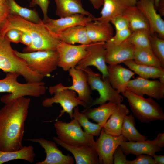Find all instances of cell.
<instances>
[{
	"label": "cell",
	"mask_w": 164,
	"mask_h": 164,
	"mask_svg": "<svg viewBox=\"0 0 164 164\" xmlns=\"http://www.w3.org/2000/svg\"><path fill=\"white\" fill-rule=\"evenodd\" d=\"M30 99L20 97L0 109V150H18L22 141Z\"/></svg>",
	"instance_id": "cell-1"
},
{
	"label": "cell",
	"mask_w": 164,
	"mask_h": 164,
	"mask_svg": "<svg viewBox=\"0 0 164 164\" xmlns=\"http://www.w3.org/2000/svg\"><path fill=\"white\" fill-rule=\"evenodd\" d=\"M13 29L27 33L32 39L31 44L23 49L24 53L56 50L57 45L60 42L50 32L45 26L43 21L40 23H35L17 15L9 14L5 20L0 34L4 36L8 30Z\"/></svg>",
	"instance_id": "cell-2"
},
{
	"label": "cell",
	"mask_w": 164,
	"mask_h": 164,
	"mask_svg": "<svg viewBox=\"0 0 164 164\" xmlns=\"http://www.w3.org/2000/svg\"><path fill=\"white\" fill-rule=\"evenodd\" d=\"M20 76L17 73L8 72L4 79L0 80V92L10 93L1 97L2 102L8 104L26 96L39 97L46 93V88L43 82L21 83L17 81Z\"/></svg>",
	"instance_id": "cell-3"
},
{
	"label": "cell",
	"mask_w": 164,
	"mask_h": 164,
	"mask_svg": "<svg viewBox=\"0 0 164 164\" xmlns=\"http://www.w3.org/2000/svg\"><path fill=\"white\" fill-rule=\"evenodd\" d=\"M10 43L0 34V69L6 73H17L27 82L41 81L44 77L32 70L25 60L17 56Z\"/></svg>",
	"instance_id": "cell-4"
},
{
	"label": "cell",
	"mask_w": 164,
	"mask_h": 164,
	"mask_svg": "<svg viewBox=\"0 0 164 164\" xmlns=\"http://www.w3.org/2000/svg\"><path fill=\"white\" fill-rule=\"evenodd\" d=\"M127 99L133 115L140 122L145 123L164 120L163 109L152 98H144L127 88L122 94Z\"/></svg>",
	"instance_id": "cell-5"
},
{
	"label": "cell",
	"mask_w": 164,
	"mask_h": 164,
	"mask_svg": "<svg viewBox=\"0 0 164 164\" xmlns=\"http://www.w3.org/2000/svg\"><path fill=\"white\" fill-rule=\"evenodd\" d=\"M54 127L57 138L61 142L73 147L91 146L96 149L94 136L83 131L77 121L73 118L68 123L58 120Z\"/></svg>",
	"instance_id": "cell-6"
},
{
	"label": "cell",
	"mask_w": 164,
	"mask_h": 164,
	"mask_svg": "<svg viewBox=\"0 0 164 164\" xmlns=\"http://www.w3.org/2000/svg\"><path fill=\"white\" fill-rule=\"evenodd\" d=\"M16 54L26 62L32 71L44 77L50 76L58 66V55L56 50L37 51L21 53L15 50Z\"/></svg>",
	"instance_id": "cell-7"
},
{
	"label": "cell",
	"mask_w": 164,
	"mask_h": 164,
	"mask_svg": "<svg viewBox=\"0 0 164 164\" xmlns=\"http://www.w3.org/2000/svg\"><path fill=\"white\" fill-rule=\"evenodd\" d=\"M86 73L89 85L91 90H96L99 96L93 101L87 108L97 104L100 105L108 101L116 104L121 103L123 97L111 86L108 77L102 78L101 75L94 72L89 67L81 69Z\"/></svg>",
	"instance_id": "cell-8"
},
{
	"label": "cell",
	"mask_w": 164,
	"mask_h": 164,
	"mask_svg": "<svg viewBox=\"0 0 164 164\" xmlns=\"http://www.w3.org/2000/svg\"><path fill=\"white\" fill-rule=\"evenodd\" d=\"M49 92L54 96L50 98L45 99L42 102L43 106L46 108L52 107L54 103L59 104L62 108L60 114L55 120H58L65 113L68 114L71 119H73L74 108L81 105L86 108L87 104L83 101L80 100L77 95L76 93L71 90H58L49 87Z\"/></svg>",
	"instance_id": "cell-9"
},
{
	"label": "cell",
	"mask_w": 164,
	"mask_h": 164,
	"mask_svg": "<svg viewBox=\"0 0 164 164\" xmlns=\"http://www.w3.org/2000/svg\"><path fill=\"white\" fill-rule=\"evenodd\" d=\"M105 43L91 42L87 45V54L79 62L75 67L83 69L90 66H94L101 73L102 78L108 77Z\"/></svg>",
	"instance_id": "cell-10"
},
{
	"label": "cell",
	"mask_w": 164,
	"mask_h": 164,
	"mask_svg": "<svg viewBox=\"0 0 164 164\" xmlns=\"http://www.w3.org/2000/svg\"><path fill=\"white\" fill-rule=\"evenodd\" d=\"M87 46L81 44L74 45L60 41L56 49L58 55V67L64 71L75 67L87 54Z\"/></svg>",
	"instance_id": "cell-11"
},
{
	"label": "cell",
	"mask_w": 164,
	"mask_h": 164,
	"mask_svg": "<svg viewBox=\"0 0 164 164\" xmlns=\"http://www.w3.org/2000/svg\"><path fill=\"white\" fill-rule=\"evenodd\" d=\"M68 71L72 80L71 85L65 86L60 83L51 87L56 89H69L75 91L78 94V99L84 102L87 105V108L88 107L93 101L86 73L83 70L75 67L70 69Z\"/></svg>",
	"instance_id": "cell-12"
},
{
	"label": "cell",
	"mask_w": 164,
	"mask_h": 164,
	"mask_svg": "<svg viewBox=\"0 0 164 164\" xmlns=\"http://www.w3.org/2000/svg\"><path fill=\"white\" fill-rule=\"evenodd\" d=\"M123 141L128 140L121 135L113 136L108 134L102 128L99 137L95 141L99 164H113L114 153Z\"/></svg>",
	"instance_id": "cell-13"
},
{
	"label": "cell",
	"mask_w": 164,
	"mask_h": 164,
	"mask_svg": "<svg viewBox=\"0 0 164 164\" xmlns=\"http://www.w3.org/2000/svg\"><path fill=\"white\" fill-rule=\"evenodd\" d=\"M127 88L141 96L147 95L150 97L158 100L164 97V83L159 80H150L139 77L131 79Z\"/></svg>",
	"instance_id": "cell-14"
},
{
	"label": "cell",
	"mask_w": 164,
	"mask_h": 164,
	"mask_svg": "<svg viewBox=\"0 0 164 164\" xmlns=\"http://www.w3.org/2000/svg\"><path fill=\"white\" fill-rule=\"evenodd\" d=\"M105 62L108 65L118 64L133 60L135 47L127 39L119 44L107 41L105 43Z\"/></svg>",
	"instance_id": "cell-15"
},
{
	"label": "cell",
	"mask_w": 164,
	"mask_h": 164,
	"mask_svg": "<svg viewBox=\"0 0 164 164\" xmlns=\"http://www.w3.org/2000/svg\"><path fill=\"white\" fill-rule=\"evenodd\" d=\"M26 140L39 143L44 150L46 155V159L36 164H73L74 163L73 157L69 154L64 155L59 149L55 142L42 138Z\"/></svg>",
	"instance_id": "cell-16"
},
{
	"label": "cell",
	"mask_w": 164,
	"mask_h": 164,
	"mask_svg": "<svg viewBox=\"0 0 164 164\" xmlns=\"http://www.w3.org/2000/svg\"><path fill=\"white\" fill-rule=\"evenodd\" d=\"M136 6L147 19L151 36L155 33L164 39V21L156 11L154 0H137Z\"/></svg>",
	"instance_id": "cell-17"
},
{
	"label": "cell",
	"mask_w": 164,
	"mask_h": 164,
	"mask_svg": "<svg viewBox=\"0 0 164 164\" xmlns=\"http://www.w3.org/2000/svg\"><path fill=\"white\" fill-rule=\"evenodd\" d=\"M81 14L60 18L58 19L48 18L43 21L45 26L54 36H55L64 30L73 26L85 25L93 21V18Z\"/></svg>",
	"instance_id": "cell-18"
},
{
	"label": "cell",
	"mask_w": 164,
	"mask_h": 164,
	"mask_svg": "<svg viewBox=\"0 0 164 164\" xmlns=\"http://www.w3.org/2000/svg\"><path fill=\"white\" fill-rule=\"evenodd\" d=\"M108 77L112 87L122 94L127 89L131 78L135 73L132 70L118 64L107 65Z\"/></svg>",
	"instance_id": "cell-19"
},
{
	"label": "cell",
	"mask_w": 164,
	"mask_h": 164,
	"mask_svg": "<svg viewBox=\"0 0 164 164\" xmlns=\"http://www.w3.org/2000/svg\"><path fill=\"white\" fill-rule=\"evenodd\" d=\"M53 140L73 156L76 164H98L99 161L95 148L91 146L73 147L61 142L57 137H54Z\"/></svg>",
	"instance_id": "cell-20"
},
{
	"label": "cell",
	"mask_w": 164,
	"mask_h": 164,
	"mask_svg": "<svg viewBox=\"0 0 164 164\" xmlns=\"http://www.w3.org/2000/svg\"><path fill=\"white\" fill-rule=\"evenodd\" d=\"M84 26L91 43L105 42L114 35L113 28L110 22L94 20L87 23Z\"/></svg>",
	"instance_id": "cell-21"
},
{
	"label": "cell",
	"mask_w": 164,
	"mask_h": 164,
	"mask_svg": "<svg viewBox=\"0 0 164 164\" xmlns=\"http://www.w3.org/2000/svg\"><path fill=\"white\" fill-rule=\"evenodd\" d=\"M120 146L124 154L127 155L129 154L136 156L144 154L152 156L156 152L160 151L162 149L154 140H146L136 142L123 141Z\"/></svg>",
	"instance_id": "cell-22"
},
{
	"label": "cell",
	"mask_w": 164,
	"mask_h": 164,
	"mask_svg": "<svg viewBox=\"0 0 164 164\" xmlns=\"http://www.w3.org/2000/svg\"><path fill=\"white\" fill-rule=\"evenodd\" d=\"M129 112V109L121 103L117 107L102 128L106 133L113 136L121 135V131L125 116Z\"/></svg>",
	"instance_id": "cell-23"
},
{
	"label": "cell",
	"mask_w": 164,
	"mask_h": 164,
	"mask_svg": "<svg viewBox=\"0 0 164 164\" xmlns=\"http://www.w3.org/2000/svg\"><path fill=\"white\" fill-rule=\"evenodd\" d=\"M55 37L61 42L70 44L79 43L87 45L91 43L84 25L71 27L56 35Z\"/></svg>",
	"instance_id": "cell-24"
},
{
	"label": "cell",
	"mask_w": 164,
	"mask_h": 164,
	"mask_svg": "<svg viewBox=\"0 0 164 164\" xmlns=\"http://www.w3.org/2000/svg\"><path fill=\"white\" fill-rule=\"evenodd\" d=\"M56 5V14L60 18L81 14L94 17L83 8L81 0H54Z\"/></svg>",
	"instance_id": "cell-25"
},
{
	"label": "cell",
	"mask_w": 164,
	"mask_h": 164,
	"mask_svg": "<svg viewBox=\"0 0 164 164\" xmlns=\"http://www.w3.org/2000/svg\"><path fill=\"white\" fill-rule=\"evenodd\" d=\"M123 63L141 77L146 79H159L160 81L164 83L163 67L140 64L136 63L133 60H127Z\"/></svg>",
	"instance_id": "cell-26"
},
{
	"label": "cell",
	"mask_w": 164,
	"mask_h": 164,
	"mask_svg": "<svg viewBox=\"0 0 164 164\" xmlns=\"http://www.w3.org/2000/svg\"><path fill=\"white\" fill-rule=\"evenodd\" d=\"M117 104L108 101L94 108H86L82 111L89 119H92L102 127L115 109Z\"/></svg>",
	"instance_id": "cell-27"
},
{
	"label": "cell",
	"mask_w": 164,
	"mask_h": 164,
	"mask_svg": "<svg viewBox=\"0 0 164 164\" xmlns=\"http://www.w3.org/2000/svg\"><path fill=\"white\" fill-rule=\"evenodd\" d=\"M101 16L94 17L93 21L110 22L114 18L124 15L128 7L118 0H104Z\"/></svg>",
	"instance_id": "cell-28"
},
{
	"label": "cell",
	"mask_w": 164,
	"mask_h": 164,
	"mask_svg": "<svg viewBox=\"0 0 164 164\" xmlns=\"http://www.w3.org/2000/svg\"><path fill=\"white\" fill-rule=\"evenodd\" d=\"M123 15L127 19L132 32L141 29L149 30L147 19L136 5L128 7Z\"/></svg>",
	"instance_id": "cell-29"
},
{
	"label": "cell",
	"mask_w": 164,
	"mask_h": 164,
	"mask_svg": "<svg viewBox=\"0 0 164 164\" xmlns=\"http://www.w3.org/2000/svg\"><path fill=\"white\" fill-rule=\"evenodd\" d=\"M35 156L34 148L32 145L23 146L20 149L15 151L0 150V164L16 159L23 160L32 163Z\"/></svg>",
	"instance_id": "cell-30"
},
{
	"label": "cell",
	"mask_w": 164,
	"mask_h": 164,
	"mask_svg": "<svg viewBox=\"0 0 164 164\" xmlns=\"http://www.w3.org/2000/svg\"><path fill=\"white\" fill-rule=\"evenodd\" d=\"M6 4L9 7V14L17 15L35 23L39 24L43 22L35 9L32 10L23 7L18 4L15 0H6Z\"/></svg>",
	"instance_id": "cell-31"
},
{
	"label": "cell",
	"mask_w": 164,
	"mask_h": 164,
	"mask_svg": "<svg viewBox=\"0 0 164 164\" xmlns=\"http://www.w3.org/2000/svg\"><path fill=\"white\" fill-rule=\"evenodd\" d=\"M121 135L129 141H140L147 140L146 137L140 133L135 128V118L132 114L125 116Z\"/></svg>",
	"instance_id": "cell-32"
},
{
	"label": "cell",
	"mask_w": 164,
	"mask_h": 164,
	"mask_svg": "<svg viewBox=\"0 0 164 164\" xmlns=\"http://www.w3.org/2000/svg\"><path fill=\"white\" fill-rule=\"evenodd\" d=\"M133 60L140 64L163 67L151 48L135 47Z\"/></svg>",
	"instance_id": "cell-33"
},
{
	"label": "cell",
	"mask_w": 164,
	"mask_h": 164,
	"mask_svg": "<svg viewBox=\"0 0 164 164\" xmlns=\"http://www.w3.org/2000/svg\"><path fill=\"white\" fill-rule=\"evenodd\" d=\"M73 118L75 119L78 122L84 131L87 134L93 136H99L102 128L98 124L91 122L86 115L80 112L78 107L75 108L73 110Z\"/></svg>",
	"instance_id": "cell-34"
},
{
	"label": "cell",
	"mask_w": 164,
	"mask_h": 164,
	"mask_svg": "<svg viewBox=\"0 0 164 164\" xmlns=\"http://www.w3.org/2000/svg\"><path fill=\"white\" fill-rule=\"evenodd\" d=\"M151 36L150 30L141 29L132 32L127 40L135 47L151 48Z\"/></svg>",
	"instance_id": "cell-35"
},
{
	"label": "cell",
	"mask_w": 164,
	"mask_h": 164,
	"mask_svg": "<svg viewBox=\"0 0 164 164\" xmlns=\"http://www.w3.org/2000/svg\"><path fill=\"white\" fill-rule=\"evenodd\" d=\"M151 48L164 68V39L154 35L150 39Z\"/></svg>",
	"instance_id": "cell-36"
},
{
	"label": "cell",
	"mask_w": 164,
	"mask_h": 164,
	"mask_svg": "<svg viewBox=\"0 0 164 164\" xmlns=\"http://www.w3.org/2000/svg\"><path fill=\"white\" fill-rule=\"evenodd\" d=\"M132 32L129 28L116 31L114 35L108 41L114 44H119L126 40Z\"/></svg>",
	"instance_id": "cell-37"
},
{
	"label": "cell",
	"mask_w": 164,
	"mask_h": 164,
	"mask_svg": "<svg viewBox=\"0 0 164 164\" xmlns=\"http://www.w3.org/2000/svg\"><path fill=\"white\" fill-rule=\"evenodd\" d=\"M50 3L49 0H31L29 6L33 7L36 5L39 6L43 14V19L42 20L44 21L49 18L47 12Z\"/></svg>",
	"instance_id": "cell-38"
},
{
	"label": "cell",
	"mask_w": 164,
	"mask_h": 164,
	"mask_svg": "<svg viewBox=\"0 0 164 164\" xmlns=\"http://www.w3.org/2000/svg\"><path fill=\"white\" fill-rule=\"evenodd\" d=\"M110 22L114 26L116 31L129 28L128 20L124 15L114 18Z\"/></svg>",
	"instance_id": "cell-39"
},
{
	"label": "cell",
	"mask_w": 164,
	"mask_h": 164,
	"mask_svg": "<svg viewBox=\"0 0 164 164\" xmlns=\"http://www.w3.org/2000/svg\"><path fill=\"white\" fill-rule=\"evenodd\" d=\"M127 164H155V162L152 156L142 154L137 155L134 160H128Z\"/></svg>",
	"instance_id": "cell-40"
},
{
	"label": "cell",
	"mask_w": 164,
	"mask_h": 164,
	"mask_svg": "<svg viewBox=\"0 0 164 164\" xmlns=\"http://www.w3.org/2000/svg\"><path fill=\"white\" fill-rule=\"evenodd\" d=\"M127 155L124 154L121 146H118L113 155V164H127Z\"/></svg>",
	"instance_id": "cell-41"
},
{
	"label": "cell",
	"mask_w": 164,
	"mask_h": 164,
	"mask_svg": "<svg viewBox=\"0 0 164 164\" xmlns=\"http://www.w3.org/2000/svg\"><path fill=\"white\" fill-rule=\"evenodd\" d=\"M22 32L16 29H11L5 33V37L10 42L18 43L20 42Z\"/></svg>",
	"instance_id": "cell-42"
},
{
	"label": "cell",
	"mask_w": 164,
	"mask_h": 164,
	"mask_svg": "<svg viewBox=\"0 0 164 164\" xmlns=\"http://www.w3.org/2000/svg\"><path fill=\"white\" fill-rule=\"evenodd\" d=\"M9 14V7L6 4L0 3V18L6 19Z\"/></svg>",
	"instance_id": "cell-43"
},
{
	"label": "cell",
	"mask_w": 164,
	"mask_h": 164,
	"mask_svg": "<svg viewBox=\"0 0 164 164\" xmlns=\"http://www.w3.org/2000/svg\"><path fill=\"white\" fill-rule=\"evenodd\" d=\"M21 32L22 34L20 42L26 45V46H29L31 44L32 42L31 37L27 33Z\"/></svg>",
	"instance_id": "cell-44"
},
{
	"label": "cell",
	"mask_w": 164,
	"mask_h": 164,
	"mask_svg": "<svg viewBox=\"0 0 164 164\" xmlns=\"http://www.w3.org/2000/svg\"><path fill=\"white\" fill-rule=\"evenodd\" d=\"M154 141L161 148L163 147L164 146V133H159Z\"/></svg>",
	"instance_id": "cell-45"
},
{
	"label": "cell",
	"mask_w": 164,
	"mask_h": 164,
	"mask_svg": "<svg viewBox=\"0 0 164 164\" xmlns=\"http://www.w3.org/2000/svg\"><path fill=\"white\" fill-rule=\"evenodd\" d=\"M94 8L96 9H99L103 5L104 0H89Z\"/></svg>",
	"instance_id": "cell-46"
},
{
	"label": "cell",
	"mask_w": 164,
	"mask_h": 164,
	"mask_svg": "<svg viewBox=\"0 0 164 164\" xmlns=\"http://www.w3.org/2000/svg\"><path fill=\"white\" fill-rule=\"evenodd\" d=\"M152 157L155 161V164H164V155H158L155 154Z\"/></svg>",
	"instance_id": "cell-47"
},
{
	"label": "cell",
	"mask_w": 164,
	"mask_h": 164,
	"mask_svg": "<svg viewBox=\"0 0 164 164\" xmlns=\"http://www.w3.org/2000/svg\"><path fill=\"white\" fill-rule=\"evenodd\" d=\"M128 7L135 6L137 0H118Z\"/></svg>",
	"instance_id": "cell-48"
},
{
	"label": "cell",
	"mask_w": 164,
	"mask_h": 164,
	"mask_svg": "<svg viewBox=\"0 0 164 164\" xmlns=\"http://www.w3.org/2000/svg\"><path fill=\"white\" fill-rule=\"evenodd\" d=\"M164 0H160L159 4L157 10H159L160 13L164 15Z\"/></svg>",
	"instance_id": "cell-49"
},
{
	"label": "cell",
	"mask_w": 164,
	"mask_h": 164,
	"mask_svg": "<svg viewBox=\"0 0 164 164\" xmlns=\"http://www.w3.org/2000/svg\"><path fill=\"white\" fill-rule=\"evenodd\" d=\"M5 20V19H3L0 18V32L1 31L3 27Z\"/></svg>",
	"instance_id": "cell-50"
},
{
	"label": "cell",
	"mask_w": 164,
	"mask_h": 164,
	"mask_svg": "<svg viewBox=\"0 0 164 164\" xmlns=\"http://www.w3.org/2000/svg\"><path fill=\"white\" fill-rule=\"evenodd\" d=\"M154 2L155 7L156 10H157L159 3L160 0H154Z\"/></svg>",
	"instance_id": "cell-51"
},
{
	"label": "cell",
	"mask_w": 164,
	"mask_h": 164,
	"mask_svg": "<svg viewBox=\"0 0 164 164\" xmlns=\"http://www.w3.org/2000/svg\"><path fill=\"white\" fill-rule=\"evenodd\" d=\"M6 0H0V3L2 4H6Z\"/></svg>",
	"instance_id": "cell-52"
}]
</instances>
